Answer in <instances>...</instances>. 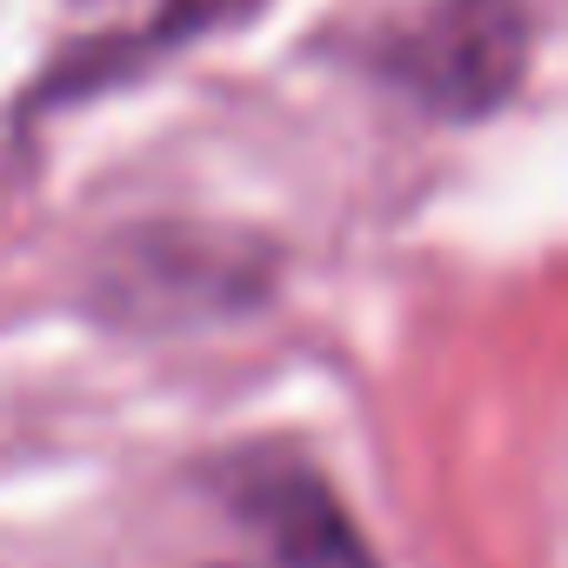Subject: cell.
I'll return each instance as SVG.
<instances>
[{"mask_svg":"<svg viewBox=\"0 0 568 568\" xmlns=\"http://www.w3.org/2000/svg\"><path fill=\"white\" fill-rule=\"evenodd\" d=\"M267 288H274V254L261 234L207 221H148L108 241L88 281V302L101 322L128 335H181L261 308Z\"/></svg>","mask_w":568,"mask_h":568,"instance_id":"6da1fadb","label":"cell"},{"mask_svg":"<svg viewBox=\"0 0 568 568\" xmlns=\"http://www.w3.org/2000/svg\"><path fill=\"white\" fill-rule=\"evenodd\" d=\"M528 0H428L382 54V74L435 121H488L528 74Z\"/></svg>","mask_w":568,"mask_h":568,"instance_id":"7a4b0ae2","label":"cell"},{"mask_svg":"<svg viewBox=\"0 0 568 568\" xmlns=\"http://www.w3.org/2000/svg\"><path fill=\"white\" fill-rule=\"evenodd\" d=\"M221 501L281 568H375L342 495L295 455H234L221 468Z\"/></svg>","mask_w":568,"mask_h":568,"instance_id":"3957f363","label":"cell"},{"mask_svg":"<svg viewBox=\"0 0 568 568\" xmlns=\"http://www.w3.org/2000/svg\"><path fill=\"white\" fill-rule=\"evenodd\" d=\"M241 14H254V0H168L148 34L114 41V48H81L74 61H61V68L41 81L34 108H61V101L94 94V88H114V81H128L134 68H148L154 54H168V48H181V41H194V34H214L221 21H241Z\"/></svg>","mask_w":568,"mask_h":568,"instance_id":"277c9868","label":"cell"}]
</instances>
